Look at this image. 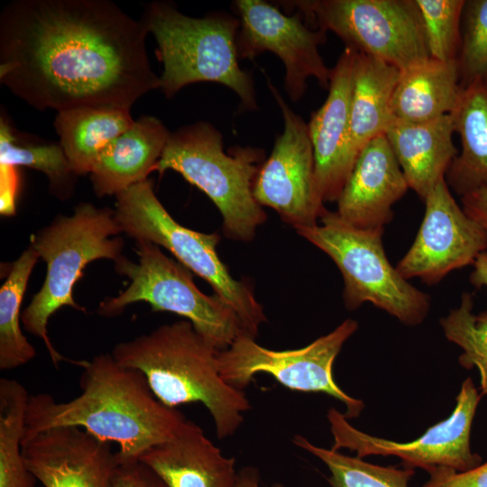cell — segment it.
Segmentation results:
<instances>
[{"instance_id": "obj_14", "label": "cell", "mask_w": 487, "mask_h": 487, "mask_svg": "<svg viewBox=\"0 0 487 487\" xmlns=\"http://www.w3.org/2000/svg\"><path fill=\"white\" fill-rule=\"evenodd\" d=\"M267 85L281 111L284 127L259 170L253 197L262 207L274 209L296 231L311 227L318 224L326 207L315 191L308 124L288 106L269 78Z\"/></svg>"}, {"instance_id": "obj_18", "label": "cell", "mask_w": 487, "mask_h": 487, "mask_svg": "<svg viewBox=\"0 0 487 487\" xmlns=\"http://www.w3.org/2000/svg\"><path fill=\"white\" fill-rule=\"evenodd\" d=\"M409 188L385 134L368 142L337 199L338 216L358 228H378L389 224L392 206Z\"/></svg>"}, {"instance_id": "obj_9", "label": "cell", "mask_w": 487, "mask_h": 487, "mask_svg": "<svg viewBox=\"0 0 487 487\" xmlns=\"http://www.w3.org/2000/svg\"><path fill=\"white\" fill-rule=\"evenodd\" d=\"M135 243L138 262L123 255L115 262V271L128 277L130 284L117 296L105 299L99 304V315L113 317L132 303L147 302L153 311L184 317L218 351L227 349L244 334L233 308L217 294L200 291L188 269L166 256L157 244Z\"/></svg>"}, {"instance_id": "obj_16", "label": "cell", "mask_w": 487, "mask_h": 487, "mask_svg": "<svg viewBox=\"0 0 487 487\" xmlns=\"http://www.w3.org/2000/svg\"><path fill=\"white\" fill-rule=\"evenodd\" d=\"M22 449L42 487H113L117 454L81 427H54L23 436Z\"/></svg>"}, {"instance_id": "obj_12", "label": "cell", "mask_w": 487, "mask_h": 487, "mask_svg": "<svg viewBox=\"0 0 487 487\" xmlns=\"http://www.w3.org/2000/svg\"><path fill=\"white\" fill-rule=\"evenodd\" d=\"M481 398L473 380L465 379L451 415L409 442H395L360 431L344 414L331 408L327 419L334 437L332 449L346 448L360 458L394 455L401 459L405 467L425 471L435 466L457 472L473 469L482 464V457L471 450L470 445L472 424Z\"/></svg>"}, {"instance_id": "obj_20", "label": "cell", "mask_w": 487, "mask_h": 487, "mask_svg": "<svg viewBox=\"0 0 487 487\" xmlns=\"http://www.w3.org/2000/svg\"><path fill=\"white\" fill-rule=\"evenodd\" d=\"M454 133L452 114L422 123L393 119L385 132L409 188L423 200L458 154Z\"/></svg>"}, {"instance_id": "obj_35", "label": "cell", "mask_w": 487, "mask_h": 487, "mask_svg": "<svg viewBox=\"0 0 487 487\" xmlns=\"http://www.w3.org/2000/svg\"><path fill=\"white\" fill-rule=\"evenodd\" d=\"M18 180L17 167L0 164V212L4 216L15 213Z\"/></svg>"}, {"instance_id": "obj_7", "label": "cell", "mask_w": 487, "mask_h": 487, "mask_svg": "<svg viewBox=\"0 0 487 487\" xmlns=\"http://www.w3.org/2000/svg\"><path fill=\"white\" fill-rule=\"evenodd\" d=\"M319 221L297 232L326 253L339 269L347 309L370 302L404 325L414 326L424 321L430 299L390 262L383 247V227L358 228L326 208Z\"/></svg>"}, {"instance_id": "obj_33", "label": "cell", "mask_w": 487, "mask_h": 487, "mask_svg": "<svg viewBox=\"0 0 487 487\" xmlns=\"http://www.w3.org/2000/svg\"><path fill=\"white\" fill-rule=\"evenodd\" d=\"M426 471L429 479L422 487H487V462L465 472L444 466Z\"/></svg>"}, {"instance_id": "obj_28", "label": "cell", "mask_w": 487, "mask_h": 487, "mask_svg": "<svg viewBox=\"0 0 487 487\" xmlns=\"http://www.w3.org/2000/svg\"><path fill=\"white\" fill-rule=\"evenodd\" d=\"M30 395L14 379H0V487H36L22 444Z\"/></svg>"}, {"instance_id": "obj_24", "label": "cell", "mask_w": 487, "mask_h": 487, "mask_svg": "<svg viewBox=\"0 0 487 487\" xmlns=\"http://www.w3.org/2000/svg\"><path fill=\"white\" fill-rule=\"evenodd\" d=\"M130 108L95 105L57 112L60 144L78 176L90 173L99 154L134 122Z\"/></svg>"}, {"instance_id": "obj_5", "label": "cell", "mask_w": 487, "mask_h": 487, "mask_svg": "<svg viewBox=\"0 0 487 487\" xmlns=\"http://www.w3.org/2000/svg\"><path fill=\"white\" fill-rule=\"evenodd\" d=\"M265 152L235 146L224 152L222 133L205 121L170 133L154 170L179 172L202 190L223 218V232L233 240L249 242L267 216L253 197V185Z\"/></svg>"}, {"instance_id": "obj_4", "label": "cell", "mask_w": 487, "mask_h": 487, "mask_svg": "<svg viewBox=\"0 0 487 487\" xmlns=\"http://www.w3.org/2000/svg\"><path fill=\"white\" fill-rule=\"evenodd\" d=\"M140 20L157 43L162 64L160 89L166 97L190 84L215 82L238 96L241 110L258 109L252 75L238 62L237 17L225 13L192 17L170 2L153 1L144 6Z\"/></svg>"}, {"instance_id": "obj_10", "label": "cell", "mask_w": 487, "mask_h": 487, "mask_svg": "<svg viewBox=\"0 0 487 487\" xmlns=\"http://www.w3.org/2000/svg\"><path fill=\"white\" fill-rule=\"evenodd\" d=\"M294 8L315 29L331 31L358 52L404 71L430 59L415 0H298Z\"/></svg>"}, {"instance_id": "obj_6", "label": "cell", "mask_w": 487, "mask_h": 487, "mask_svg": "<svg viewBox=\"0 0 487 487\" xmlns=\"http://www.w3.org/2000/svg\"><path fill=\"white\" fill-rule=\"evenodd\" d=\"M115 210L91 203L78 204L71 216H61L31 236V245L47 265L41 289L23 311L21 321L27 332L41 338L58 367L62 361L78 364L61 355L48 335L51 316L63 306L86 311L73 299V288L85 267L97 259L118 260L124 241Z\"/></svg>"}, {"instance_id": "obj_8", "label": "cell", "mask_w": 487, "mask_h": 487, "mask_svg": "<svg viewBox=\"0 0 487 487\" xmlns=\"http://www.w3.org/2000/svg\"><path fill=\"white\" fill-rule=\"evenodd\" d=\"M115 216L121 227L135 241H147L170 251L189 271L212 287L235 312L244 334L256 338L266 321L263 307L253 288L237 280L220 260L216 233L205 234L179 225L156 197L150 179L141 181L115 196Z\"/></svg>"}, {"instance_id": "obj_25", "label": "cell", "mask_w": 487, "mask_h": 487, "mask_svg": "<svg viewBox=\"0 0 487 487\" xmlns=\"http://www.w3.org/2000/svg\"><path fill=\"white\" fill-rule=\"evenodd\" d=\"M461 152L452 161L446 181L450 189L463 197L487 188V81H477L463 88L451 113Z\"/></svg>"}, {"instance_id": "obj_11", "label": "cell", "mask_w": 487, "mask_h": 487, "mask_svg": "<svg viewBox=\"0 0 487 487\" xmlns=\"http://www.w3.org/2000/svg\"><path fill=\"white\" fill-rule=\"evenodd\" d=\"M357 328V321L345 319L309 345L284 351L263 347L255 338L242 334L219 352L221 376L229 385L243 391L255 374L268 373L289 390L326 393L345 404L347 419L358 418L363 402L346 394L333 377L334 362Z\"/></svg>"}, {"instance_id": "obj_15", "label": "cell", "mask_w": 487, "mask_h": 487, "mask_svg": "<svg viewBox=\"0 0 487 487\" xmlns=\"http://www.w3.org/2000/svg\"><path fill=\"white\" fill-rule=\"evenodd\" d=\"M425 214L417 236L396 268L409 280L433 285L449 272L473 264L487 250V232L454 198L446 179L424 198Z\"/></svg>"}, {"instance_id": "obj_26", "label": "cell", "mask_w": 487, "mask_h": 487, "mask_svg": "<svg viewBox=\"0 0 487 487\" xmlns=\"http://www.w3.org/2000/svg\"><path fill=\"white\" fill-rule=\"evenodd\" d=\"M0 164L26 166L43 172L51 192L60 199L74 190L73 171L60 142L55 143L14 129L3 115L0 119Z\"/></svg>"}, {"instance_id": "obj_38", "label": "cell", "mask_w": 487, "mask_h": 487, "mask_svg": "<svg viewBox=\"0 0 487 487\" xmlns=\"http://www.w3.org/2000/svg\"><path fill=\"white\" fill-rule=\"evenodd\" d=\"M237 487H260V476L257 469L244 467L238 472Z\"/></svg>"}, {"instance_id": "obj_23", "label": "cell", "mask_w": 487, "mask_h": 487, "mask_svg": "<svg viewBox=\"0 0 487 487\" xmlns=\"http://www.w3.org/2000/svg\"><path fill=\"white\" fill-rule=\"evenodd\" d=\"M462 92L457 60L430 58L400 71L391 99L393 118L422 123L451 114Z\"/></svg>"}, {"instance_id": "obj_21", "label": "cell", "mask_w": 487, "mask_h": 487, "mask_svg": "<svg viewBox=\"0 0 487 487\" xmlns=\"http://www.w3.org/2000/svg\"><path fill=\"white\" fill-rule=\"evenodd\" d=\"M170 133L155 116L143 115L99 154L90 171L96 196L115 195L147 179Z\"/></svg>"}, {"instance_id": "obj_29", "label": "cell", "mask_w": 487, "mask_h": 487, "mask_svg": "<svg viewBox=\"0 0 487 487\" xmlns=\"http://www.w3.org/2000/svg\"><path fill=\"white\" fill-rule=\"evenodd\" d=\"M293 443L320 459L328 468L331 487H409L414 475L412 468L381 466L358 456L345 455L332 448H323L296 436Z\"/></svg>"}, {"instance_id": "obj_17", "label": "cell", "mask_w": 487, "mask_h": 487, "mask_svg": "<svg viewBox=\"0 0 487 487\" xmlns=\"http://www.w3.org/2000/svg\"><path fill=\"white\" fill-rule=\"evenodd\" d=\"M356 51L345 47L332 69L328 95L308 124L318 199L337 201L354 169L350 146V105Z\"/></svg>"}, {"instance_id": "obj_3", "label": "cell", "mask_w": 487, "mask_h": 487, "mask_svg": "<svg viewBox=\"0 0 487 487\" xmlns=\"http://www.w3.org/2000/svg\"><path fill=\"white\" fill-rule=\"evenodd\" d=\"M219 352L185 319L118 343L111 354L120 365L142 372L165 406L202 403L224 439L238 430L251 404L222 378Z\"/></svg>"}, {"instance_id": "obj_19", "label": "cell", "mask_w": 487, "mask_h": 487, "mask_svg": "<svg viewBox=\"0 0 487 487\" xmlns=\"http://www.w3.org/2000/svg\"><path fill=\"white\" fill-rule=\"evenodd\" d=\"M139 460L166 487H237L234 458L225 456L189 420L176 436L152 446Z\"/></svg>"}, {"instance_id": "obj_13", "label": "cell", "mask_w": 487, "mask_h": 487, "mask_svg": "<svg viewBox=\"0 0 487 487\" xmlns=\"http://www.w3.org/2000/svg\"><path fill=\"white\" fill-rule=\"evenodd\" d=\"M233 5L240 21L239 59L253 60L264 51L276 54L284 64V88L292 102L303 96L308 78L328 89L332 69L318 51L326 41V32L308 26L298 12L285 14L266 1L236 0Z\"/></svg>"}, {"instance_id": "obj_37", "label": "cell", "mask_w": 487, "mask_h": 487, "mask_svg": "<svg viewBox=\"0 0 487 487\" xmlns=\"http://www.w3.org/2000/svg\"><path fill=\"white\" fill-rule=\"evenodd\" d=\"M470 274L471 283L476 287H487V250L482 253L473 262Z\"/></svg>"}, {"instance_id": "obj_30", "label": "cell", "mask_w": 487, "mask_h": 487, "mask_svg": "<svg viewBox=\"0 0 487 487\" xmlns=\"http://www.w3.org/2000/svg\"><path fill=\"white\" fill-rule=\"evenodd\" d=\"M473 301L465 292L456 308L440 320L446 339L462 348L460 364L480 373V395H487V311L479 315L473 313Z\"/></svg>"}, {"instance_id": "obj_31", "label": "cell", "mask_w": 487, "mask_h": 487, "mask_svg": "<svg viewBox=\"0 0 487 487\" xmlns=\"http://www.w3.org/2000/svg\"><path fill=\"white\" fill-rule=\"evenodd\" d=\"M431 59L457 60L464 0H415Z\"/></svg>"}, {"instance_id": "obj_1", "label": "cell", "mask_w": 487, "mask_h": 487, "mask_svg": "<svg viewBox=\"0 0 487 487\" xmlns=\"http://www.w3.org/2000/svg\"><path fill=\"white\" fill-rule=\"evenodd\" d=\"M147 34L109 0H14L0 13V82L41 111L131 109L160 89Z\"/></svg>"}, {"instance_id": "obj_32", "label": "cell", "mask_w": 487, "mask_h": 487, "mask_svg": "<svg viewBox=\"0 0 487 487\" xmlns=\"http://www.w3.org/2000/svg\"><path fill=\"white\" fill-rule=\"evenodd\" d=\"M457 64L462 87L487 81V0L465 1Z\"/></svg>"}, {"instance_id": "obj_34", "label": "cell", "mask_w": 487, "mask_h": 487, "mask_svg": "<svg viewBox=\"0 0 487 487\" xmlns=\"http://www.w3.org/2000/svg\"><path fill=\"white\" fill-rule=\"evenodd\" d=\"M113 487L166 486L159 476L139 459L120 460L118 458Z\"/></svg>"}, {"instance_id": "obj_22", "label": "cell", "mask_w": 487, "mask_h": 487, "mask_svg": "<svg viewBox=\"0 0 487 487\" xmlns=\"http://www.w3.org/2000/svg\"><path fill=\"white\" fill-rule=\"evenodd\" d=\"M400 76L396 67L356 52L350 105V146L355 161L368 142L385 134L394 119L391 99Z\"/></svg>"}, {"instance_id": "obj_36", "label": "cell", "mask_w": 487, "mask_h": 487, "mask_svg": "<svg viewBox=\"0 0 487 487\" xmlns=\"http://www.w3.org/2000/svg\"><path fill=\"white\" fill-rule=\"evenodd\" d=\"M464 212L487 232V188H482L461 197Z\"/></svg>"}, {"instance_id": "obj_2", "label": "cell", "mask_w": 487, "mask_h": 487, "mask_svg": "<svg viewBox=\"0 0 487 487\" xmlns=\"http://www.w3.org/2000/svg\"><path fill=\"white\" fill-rule=\"evenodd\" d=\"M81 393L59 402L51 395H30L24 436L61 426L78 427L119 446L120 460L139 459L152 446L176 436L188 419L162 404L144 374L120 365L111 354L81 360Z\"/></svg>"}, {"instance_id": "obj_27", "label": "cell", "mask_w": 487, "mask_h": 487, "mask_svg": "<svg viewBox=\"0 0 487 487\" xmlns=\"http://www.w3.org/2000/svg\"><path fill=\"white\" fill-rule=\"evenodd\" d=\"M38 258L36 250L30 245L12 263L0 289V369L4 371L20 367L36 354L35 348L21 330L20 308Z\"/></svg>"}]
</instances>
